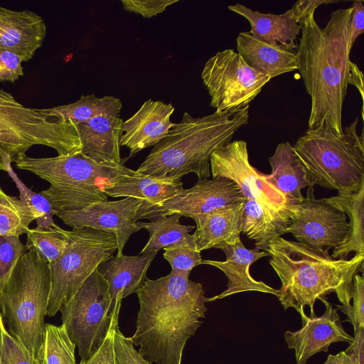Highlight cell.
I'll return each instance as SVG.
<instances>
[{
	"label": "cell",
	"instance_id": "4",
	"mask_svg": "<svg viewBox=\"0 0 364 364\" xmlns=\"http://www.w3.org/2000/svg\"><path fill=\"white\" fill-rule=\"evenodd\" d=\"M248 122L249 106L197 118L186 112L181 121L154 146L136 171L179 178L194 173L199 181L208 178L211 154L231 141L235 132Z\"/></svg>",
	"mask_w": 364,
	"mask_h": 364
},
{
	"label": "cell",
	"instance_id": "2",
	"mask_svg": "<svg viewBox=\"0 0 364 364\" xmlns=\"http://www.w3.org/2000/svg\"><path fill=\"white\" fill-rule=\"evenodd\" d=\"M204 294L202 284L189 274L173 272L147 279L136 292L139 310L131 339L149 364H181L187 341L205 317Z\"/></svg>",
	"mask_w": 364,
	"mask_h": 364
},
{
	"label": "cell",
	"instance_id": "5",
	"mask_svg": "<svg viewBox=\"0 0 364 364\" xmlns=\"http://www.w3.org/2000/svg\"><path fill=\"white\" fill-rule=\"evenodd\" d=\"M17 168L34 173L50 183L41 193L57 212L82 209L107 200L105 188L123 176L141 173L123 162H97L81 151L69 156L34 158L26 155L16 162Z\"/></svg>",
	"mask_w": 364,
	"mask_h": 364
},
{
	"label": "cell",
	"instance_id": "17",
	"mask_svg": "<svg viewBox=\"0 0 364 364\" xmlns=\"http://www.w3.org/2000/svg\"><path fill=\"white\" fill-rule=\"evenodd\" d=\"M156 251L137 256L115 255L97 268L109 285V316L118 323L123 299L136 293L146 281L147 270L157 255Z\"/></svg>",
	"mask_w": 364,
	"mask_h": 364
},
{
	"label": "cell",
	"instance_id": "38",
	"mask_svg": "<svg viewBox=\"0 0 364 364\" xmlns=\"http://www.w3.org/2000/svg\"><path fill=\"white\" fill-rule=\"evenodd\" d=\"M353 305H336L337 309L347 316L344 321L350 322L354 333L359 327H364V279L363 275L356 274L353 278L352 293Z\"/></svg>",
	"mask_w": 364,
	"mask_h": 364
},
{
	"label": "cell",
	"instance_id": "27",
	"mask_svg": "<svg viewBox=\"0 0 364 364\" xmlns=\"http://www.w3.org/2000/svg\"><path fill=\"white\" fill-rule=\"evenodd\" d=\"M290 215L256 200H244L241 232L255 242V248L265 251L273 239L287 233Z\"/></svg>",
	"mask_w": 364,
	"mask_h": 364
},
{
	"label": "cell",
	"instance_id": "20",
	"mask_svg": "<svg viewBox=\"0 0 364 364\" xmlns=\"http://www.w3.org/2000/svg\"><path fill=\"white\" fill-rule=\"evenodd\" d=\"M46 35V26L39 15L0 6V50L13 52L22 62H28L41 47Z\"/></svg>",
	"mask_w": 364,
	"mask_h": 364
},
{
	"label": "cell",
	"instance_id": "44",
	"mask_svg": "<svg viewBox=\"0 0 364 364\" xmlns=\"http://www.w3.org/2000/svg\"><path fill=\"white\" fill-rule=\"evenodd\" d=\"M353 15L351 21L350 43L353 46L357 38L364 32V2L354 1L352 5Z\"/></svg>",
	"mask_w": 364,
	"mask_h": 364
},
{
	"label": "cell",
	"instance_id": "46",
	"mask_svg": "<svg viewBox=\"0 0 364 364\" xmlns=\"http://www.w3.org/2000/svg\"><path fill=\"white\" fill-rule=\"evenodd\" d=\"M355 86L359 91L362 101L363 102V75L358 65L351 62L349 66L348 85Z\"/></svg>",
	"mask_w": 364,
	"mask_h": 364
},
{
	"label": "cell",
	"instance_id": "26",
	"mask_svg": "<svg viewBox=\"0 0 364 364\" xmlns=\"http://www.w3.org/2000/svg\"><path fill=\"white\" fill-rule=\"evenodd\" d=\"M272 172L265 174L267 181L296 203L304 199L301 189L314 186L303 162L293 146L285 141L277 145L269 158Z\"/></svg>",
	"mask_w": 364,
	"mask_h": 364
},
{
	"label": "cell",
	"instance_id": "21",
	"mask_svg": "<svg viewBox=\"0 0 364 364\" xmlns=\"http://www.w3.org/2000/svg\"><path fill=\"white\" fill-rule=\"evenodd\" d=\"M181 178L141 174L123 176L105 188L107 196L131 197L140 200L137 220L148 219L152 211L183 190Z\"/></svg>",
	"mask_w": 364,
	"mask_h": 364
},
{
	"label": "cell",
	"instance_id": "39",
	"mask_svg": "<svg viewBox=\"0 0 364 364\" xmlns=\"http://www.w3.org/2000/svg\"><path fill=\"white\" fill-rule=\"evenodd\" d=\"M114 348L118 364H149L137 351L132 341L119 331L117 326L114 331Z\"/></svg>",
	"mask_w": 364,
	"mask_h": 364
},
{
	"label": "cell",
	"instance_id": "23",
	"mask_svg": "<svg viewBox=\"0 0 364 364\" xmlns=\"http://www.w3.org/2000/svg\"><path fill=\"white\" fill-rule=\"evenodd\" d=\"M242 210L243 201L193 216L196 230L191 236L196 250L201 252L213 247L218 249L240 240Z\"/></svg>",
	"mask_w": 364,
	"mask_h": 364
},
{
	"label": "cell",
	"instance_id": "40",
	"mask_svg": "<svg viewBox=\"0 0 364 364\" xmlns=\"http://www.w3.org/2000/svg\"><path fill=\"white\" fill-rule=\"evenodd\" d=\"M179 0H122L125 11L151 18L163 13L166 9Z\"/></svg>",
	"mask_w": 364,
	"mask_h": 364
},
{
	"label": "cell",
	"instance_id": "32",
	"mask_svg": "<svg viewBox=\"0 0 364 364\" xmlns=\"http://www.w3.org/2000/svg\"><path fill=\"white\" fill-rule=\"evenodd\" d=\"M36 220L29 207L20 198L6 194L0 186V235L18 237Z\"/></svg>",
	"mask_w": 364,
	"mask_h": 364
},
{
	"label": "cell",
	"instance_id": "30",
	"mask_svg": "<svg viewBox=\"0 0 364 364\" xmlns=\"http://www.w3.org/2000/svg\"><path fill=\"white\" fill-rule=\"evenodd\" d=\"M122 104L113 96L97 97L94 94L82 95L78 100L66 105L43 108L49 114L72 121L75 124L100 115L119 114Z\"/></svg>",
	"mask_w": 364,
	"mask_h": 364
},
{
	"label": "cell",
	"instance_id": "42",
	"mask_svg": "<svg viewBox=\"0 0 364 364\" xmlns=\"http://www.w3.org/2000/svg\"><path fill=\"white\" fill-rule=\"evenodd\" d=\"M112 326L97 351L89 359L80 360V364H118L114 348V331Z\"/></svg>",
	"mask_w": 364,
	"mask_h": 364
},
{
	"label": "cell",
	"instance_id": "29",
	"mask_svg": "<svg viewBox=\"0 0 364 364\" xmlns=\"http://www.w3.org/2000/svg\"><path fill=\"white\" fill-rule=\"evenodd\" d=\"M181 217L178 214L160 215L150 222H136L141 229L149 232V239L140 253L158 252L187 241L191 236L189 232L195 226L181 224Z\"/></svg>",
	"mask_w": 364,
	"mask_h": 364
},
{
	"label": "cell",
	"instance_id": "3",
	"mask_svg": "<svg viewBox=\"0 0 364 364\" xmlns=\"http://www.w3.org/2000/svg\"><path fill=\"white\" fill-rule=\"evenodd\" d=\"M265 251L281 281L277 297L284 310L294 308L303 319L306 316L304 307L308 306L312 316L316 301L331 293H336L342 305L350 304L353 278L359 272L363 273L364 256L334 259L327 250L282 237L273 239Z\"/></svg>",
	"mask_w": 364,
	"mask_h": 364
},
{
	"label": "cell",
	"instance_id": "22",
	"mask_svg": "<svg viewBox=\"0 0 364 364\" xmlns=\"http://www.w3.org/2000/svg\"><path fill=\"white\" fill-rule=\"evenodd\" d=\"M123 122L119 114H107L76 124L81 152L97 162L122 163L119 140Z\"/></svg>",
	"mask_w": 364,
	"mask_h": 364
},
{
	"label": "cell",
	"instance_id": "31",
	"mask_svg": "<svg viewBox=\"0 0 364 364\" xmlns=\"http://www.w3.org/2000/svg\"><path fill=\"white\" fill-rule=\"evenodd\" d=\"M75 348L63 324L46 323L37 360L39 364H76Z\"/></svg>",
	"mask_w": 364,
	"mask_h": 364
},
{
	"label": "cell",
	"instance_id": "37",
	"mask_svg": "<svg viewBox=\"0 0 364 364\" xmlns=\"http://www.w3.org/2000/svg\"><path fill=\"white\" fill-rule=\"evenodd\" d=\"M26 249L18 237L0 235V291Z\"/></svg>",
	"mask_w": 364,
	"mask_h": 364
},
{
	"label": "cell",
	"instance_id": "25",
	"mask_svg": "<svg viewBox=\"0 0 364 364\" xmlns=\"http://www.w3.org/2000/svg\"><path fill=\"white\" fill-rule=\"evenodd\" d=\"M228 8L249 21L251 28L249 33L253 36L269 44L297 49V36L301 25L291 9L282 14H274L253 11L240 3L229 5Z\"/></svg>",
	"mask_w": 364,
	"mask_h": 364
},
{
	"label": "cell",
	"instance_id": "14",
	"mask_svg": "<svg viewBox=\"0 0 364 364\" xmlns=\"http://www.w3.org/2000/svg\"><path fill=\"white\" fill-rule=\"evenodd\" d=\"M140 206L137 198L126 197L96 202L77 210L57 212L55 215L73 229L87 228L113 233L119 256L130 236L141 230L136 223Z\"/></svg>",
	"mask_w": 364,
	"mask_h": 364
},
{
	"label": "cell",
	"instance_id": "7",
	"mask_svg": "<svg viewBox=\"0 0 364 364\" xmlns=\"http://www.w3.org/2000/svg\"><path fill=\"white\" fill-rule=\"evenodd\" d=\"M358 119L338 136L321 126L309 129L293 146L314 185L338 191H358L364 186L363 133L356 132Z\"/></svg>",
	"mask_w": 364,
	"mask_h": 364
},
{
	"label": "cell",
	"instance_id": "10",
	"mask_svg": "<svg viewBox=\"0 0 364 364\" xmlns=\"http://www.w3.org/2000/svg\"><path fill=\"white\" fill-rule=\"evenodd\" d=\"M109 303L108 282L97 269L59 310L62 324L77 347L81 360L90 358L110 328L118 324L109 316Z\"/></svg>",
	"mask_w": 364,
	"mask_h": 364
},
{
	"label": "cell",
	"instance_id": "9",
	"mask_svg": "<svg viewBox=\"0 0 364 364\" xmlns=\"http://www.w3.org/2000/svg\"><path fill=\"white\" fill-rule=\"evenodd\" d=\"M68 245L49 264L50 291L46 316H54L101 264L113 257L117 242L113 233L83 228L67 230Z\"/></svg>",
	"mask_w": 364,
	"mask_h": 364
},
{
	"label": "cell",
	"instance_id": "18",
	"mask_svg": "<svg viewBox=\"0 0 364 364\" xmlns=\"http://www.w3.org/2000/svg\"><path fill=\"white\" fill-rule=\"evenodd\" d=\"M171 104L148 100L122 125L120 146L129 149V156L145 148L155 146L175 126L170 118L174 112Z\"/></svg>",
	"mask_w": 364,
	"mask_h": 364
},
{
	"label": "cell",
	"instance_id": "28",
	"mask_svg": "<svg viewBox=\"0 0 364 364\" xmlns=\"http://www.w3.org/2000/svg\"><path fill=\"white\" fill-rule=\"evenodd\" d=\"M324 200L336 207L350 219V232L346 241L335 247L331 255L334 259H345L353 252L354 256H364V186L349 193L324 198Z\"/></svg>",
	"mask_w": 364,
	"mask_h": 364
},
{
	"label": "cell",
	"instance_id": "36",
	"mask_svg": "<svg viewBox=\"0 0 364 364\" xmlns=\"http://www.w3.org/2000/svg\"><path fill=\"white\" fill-rule=\"evenodd\" d=\"M0 364H39L27 348L8 331L1 315Z\"/></svg>",
	"mask_w": 364,
	"mask_h": 364
},
{
	"label": "cell",
	"instance_id": "16",
	"mask_svg": "<svg viewBox=\"0 0 364 364\" xmlns=\"http://www.w3.org/2000/svg\"><path fill=\"white\" fill-rule=\"evenodd\" d=\"M321 301L326 307L321 316H306L301 319L303 326L300 329L284 332L287 348L294 350L296 364H306L311 356L319 352L327 353L332 343H350L353 339L343 327L338 310L333 309L326 299Z\"/></svg>",
	"mask_w": 364,
	"mask_h": 364
},
{
	"label": "cell",
	"instance_id": "15",
	"mask_svg": "<svg viewBox=\"0 0 364 364\" xmlns=\"http://www.w3.org/2000/svg\"><path fill=\"white\" fill-rule=\"evenodd\" d=\"M244 200L237 186L229 179L198 180L192 188L183 189L164 202L151 213L148 219L173 214L192 218L197 215L235 205Z\"/></svg>",
	"mask_w": 364,
	"mask_h": 364
},
{
	"label": "cell",
	"instance_id": "47",
	"mask_svg": "<svg viewBox=\"0 0 364 364\" xmlns=\"http://www.w3.org/2000/svg\"><path fill=\"white\" fill-rule=\"evenodd\" d=\"M323 364H355L353 359L344 350L336 355H328Z\"/></svg>",
	"mask_w": 364,
	"mask_h": 364
},
{
	"label": "cell",
	"instance_id": "35",
	"mask_svg": "<svg viewBox=\"0 0 364 364\" xmlns=\"http://www.w3.org/2000/svg\"><path fill=\"white\" fill-rule=\"evenodd\" d=\"M164 250V257L170 264L171 272L190 275L194 267L201 264L200 252L196 250L191 236L183 243Z\"/></svg>",
	"mask_w": 364,
	"mask_h": 364
},
{
	"label": "cell",
	"instance_id": "8",
	"mask_svg": "<svg viewBox=\"0 0 364 364\" xmlns=\"http://www.w3.org/2000/svg\"><path fill=\"white\" fill-rule=\"evenodd\" d=\"M34 145L54 149L58 156L80 152L75 124L43 109L27 107L0 89V171L6 162H16Z\"/></svg>",
	"mask_w": 364,
	"mask_h": 364
},
{
	"label": "cell",
	"instance_id": "41",
	"mask_svg": "<svg viewBox=\"0 0 364 364\" xmlns=\"http://www.w3.org/2000/svg\"><path fill=\"white\" fill-rule=\"evenodd\" d=\"M21 58L13 52L0 50V82H14L23 76Z\"/></svg>",
	"mask_w": 364,
	"mask_h": 364
},
{
	"label": "cell",
	"instance_id": "12",
	"mask_svg": "<svg viewBox=\"0 0 364 364\" xmlns=\"http://www.w3.org/2000/svg\"><path fill=\"white\" fill-rule=\"evenodd\" d=\"M210 167L213 178L233 181L245 200H256L290 213L295 204L269 183L264 173L250 164L245 141L235 140L215 149L210 157Z\"/></svg>",
	"mask_w": 364,
	"mask_h": 364
},
{
	"label": "cell",
	"instance_id": "45",
	"mask_svg": "<svg viewBox=\"0 0 364 364\" xmlns=\"http://www.w3.org/2000/svg\"><path fill=\"white\" fill-rule=\"evenodd\" d=\"M355 364H364V327H359L354 333L353 341L344 350Z\"/></svg>",
	"mask_w": 364,
	"mask_h": 364
},
{
	"label": "cell",
	"instance_id": "43",
	"mask_svg": "<svg viewBox=\"0 0 364 364\" xmlns=\"http://www.w3.org/2000/svg\"><path fill=\"white\" fill-rule=\"evenodd\" d=\"M336 1L328 0H301L296 1L291 8L295 15L299 23L311 14H314L315 10L322 4L335 3Z\"/></svg>",
	"mask_w": 364,
	"mask_h": 364
},
{
	"label": "cell",
	"instance_id": "33",
	"mask_svg": "<svg viewBox=\"0 0 364 364\" xmlns=\"http://www.w3.org/2000/svg\"><path fill=\"white\" fill-rule=\"evenodd\" d=\"M26 235V249L36 250L49 264L56 260L68 245L67 230L57 225L46 228H29Z\"/></svg>",
	"mask_w": 364,
	"mask_h": 364
},
{
	"label": "cell",
	"instance_id": "6",
	"mask_svg": "<svg viewBox=\"0 0 364 364\" xmlns=\"http://www.w3.org/2000/svg\"><path fill=\"white\" fill-rule=\"evenodd\" d=\"M50 282L49 263L29 249L0 291V315L6 329L36 359L44 336Z\"/></svg>",
	"mask_w": 364,
	"mask_h": 364
},
{
	"label": "cell",
	"instance_id": "24",
	"mask_svg": "<svg viewBox=\"0 0 364 364\" xmlns=\"http://www.w3.org/2000/svg\"><path fill=\"white\" fill-rule=\"evenodd\" d=\"M237 53L245 62L257 72L270 78L298 70L294 50L273 45L240 32L236 38Z\"/></svg>",
	"mask_w": 364,
	"mask_h": 364
},
{
	"label": "cell",
	"instance_id": "11",
	"mask_svg": "<svg viewBox=\"0 0 364 364\" xmlns=\"http://www.w3.org/2000/svg\"><path fill=\"white\" fill-rule=\"evenodd\" d=\"M203 85L215 112H230L247 106L271 78L250 67L232 49L218 52L205 63L201 73Z\"/></svg>",
	"mask_w": 364,
	"mask_h": 364
},
{
	"label": "cell",
	"instance_id": "34",
	"mask_svg": "<svg viewBox=\"0 0 364 364\" xmlns=\"http://www.w3.org/2000/svg\"><path fill=\"white\" fill-rule=\"evenodd\" d=\"M5 166L6 171L19 191L20 200L27 205L33 213L37 227L46 228L55 226L56 224L53 220V216L56 215L57 211L49 200L41 193H37L28 188L14 172L11 162H6Z\"/></svg>",
	"mask_w": 364,
	"mask_h": 364
},
{
	"label": "cell",
	"instance_id": "1",
	"mask_svg": "<svg viewBox=\"0 0 364 364\" xmlns=\"http://www.w3.org/2000/svg\"><path fill=\"white\" fill-rule=\"evenodd\" d=\"M352 6L332 11L324 28L314 14L301 23L297 66L311 97L309 129L324 126L336 135L344 132L342 109L348 86Z\"/></svg>",
	"mask_w": 364,
	"mask_h": 364
},
{
	"label": "cell",
	"instance_id": "19",
	"mask_svg": "<svg viewBox=\"0 0 364 364\" xmlns=\"http://www.w3.org/2000/svg\"><path fill=\"white\" fill-rule=\"evenodd\" d=\"M218 249L225 254V261L203 259L201 264L213 266L221 270L228 278L227 289L218 295L207 298V302L245 291H259L277 296V289L255 279L250 273V267L255 262L269 256L266 251L247 249L241 240L232 245L220 246Z\"/></svg>",
	"mask_w": 364,
	"mask_h": 364
},
{
	"label": "cell",
	"instance_id": "13",
	"mask_svg": "<svg viewBox=\"0 0 364 364\" xmlns=\"http://www.w3.org/2000/svg\"><path fill=\"white\" fill-rule=\"evenodd\" d=\"M313 186H309L306 198L291 205L287 232L301 244L328 251L346 241L350 226L345 213L323 198H315Z\"/></svg>",
	"mask_w": 364,
	"mask_h": 364
}]
</instances>
